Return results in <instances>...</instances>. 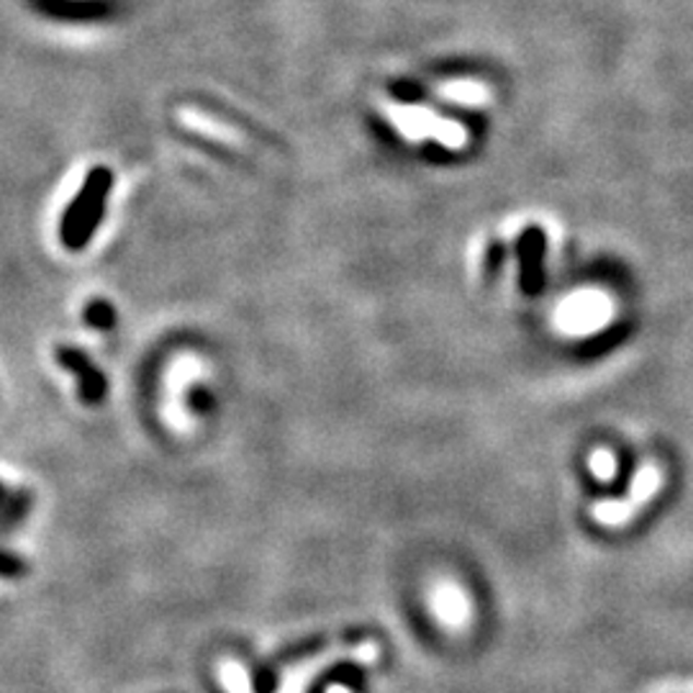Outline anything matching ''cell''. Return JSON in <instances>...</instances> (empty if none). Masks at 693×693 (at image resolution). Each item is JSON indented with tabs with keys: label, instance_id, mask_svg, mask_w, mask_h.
Returning a JSON list of instances; mask_svg holds the SVG:
<instances>
[{
	"label": "cell",
	"instance_id": "cell-2",
	"mask_svg": "<svg viewBox=\"0 0 693 693\" xmlns=\"http://www.w3.org/2000/svg\"><path fill=\"white\" fill-rule=\"evenodd\" d=\"M660 489H662V468L655 466V462H645V466L634 473L630 493H626L624 498L601 501V504L591 506L594 521H599V525L603 527L630 525L632 516L643 512Z\"/></svg>",
	"mask_w": 693,
	"mask_h": 693
},
{
	"label": "cell",
	"instance_id": "cell-3",
	"mask_svg": "<svg viewBox=\"0 0 693 693\" xmlns=\"http://www.w3.org/2000/svg\"><path fill=\"white\" fill-rule=\"evenodd\" d=\"M378 655H380V647L375 643H363L357 647L334 645L329 647V650L314 655V658L298 662V666L287 668L283 673V681H280L278 693H304L308 685L324 673V670L334 668L339 660H352V662H360V666H371V662L378 660Z\"/></svg>",
	"mask_w": 693,
	"mask_h": 693
},
{
	"label": "cell",
	"instance_id": "cell-5",
	"mask_svg": "<svg viewBox=\"0 0 693 693\" xmlns=\"http://www.w3.org/2000/svg\"><path fill=\"white\" fill-rule=\"evenodd\" d=\"M439 98L460 106H485L491 101V91L478 80H453L439 87Z\"/></svg>",
	"mask_w": 693,
	"mask_h": 693
},
{
	"label": "cell",
	"instance_id": "cell-7",
	"mask_svg": "<svg viewBox=\"0 0 693 693\" xmlns=\"http://www.w3.org/2000/svg\"><path fill=\"white\" fill-rule=\"evenodd\" d=\"M588 466H591V473L603 483L611 481V478H614V473H616V460H614V455L609 453V449H596V453H591Z\"/></svg>",
	"mask_w": 693,
	"mask_h": 693
},
{
	"label": "cell",
	"instance_id": "cell-1",
	"mask_svg": "<svg viewBox=\"0 0 693 693\" xmlns=\"http://www.w3.org/2000/svg\"><path fill=\"white\" fill-rule=\"evenodd\" d=\"M380 114L394 124L398 134L414 144L424 139H434L447 150H462L468 144V131L462 129V124L442 119L426 106H401V103L380 101Z\"/></svg>",
	"mask_w": 693,
	"mask_h": 693
},
{
	"label": "cell",
	"instance_id": "cell-6",
	"mask_svg": "<svg viewBox=\"0 0 693 693\" xmlns=\"http://www.w3.org/2000/svg\"><path fill=\"white\" fill-rule=\"evenodd\" d=\"M434 609H437V614L445 619V624H462L468 614V601L466 596L460 594V588L445 584L437 588V594H434Z\"/></svg>",
	"mask_w": 693,
	"mask_h": 693
},
{
	"label": "cell",
	"instance_id": "cell-4",
	"mask_svg": "<svg viewBox=\"0 0 693 693\" xmlns=\"http://www.w3.org/2000/svg\"><path fill=\"white\" fill-rule=\"evenodd\" d=\"M609 319V304L603 296H575L565 304L563 319L560 324L571 331V334H586V331L599 329Z\"/></svg>",
	"mask_w": 693,
	"mask_h": 693
},
{
	"label": "cell",
	"instance_id": "cell-8",
	"mask_svg": "<svg viewBox=\"0 0 693 693\" xmlns=\"http://www.w3.org/2000/svg\"><path fill=\"white\" fill-rule=\"evenodd\" d=\"M327 693H350V689H344V685H331Z\"/></svg>",
	"mask_w": 693,
	"mask_h": 693
}]
</instances>
